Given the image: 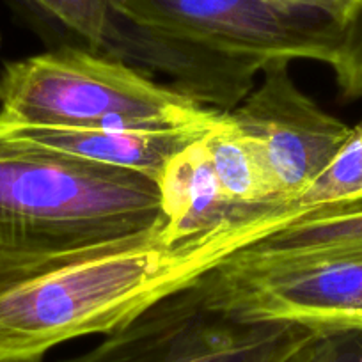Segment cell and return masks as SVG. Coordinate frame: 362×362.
<instances>
[{
    "label": "cell",
    "instance_id": "6da1fadb",
    "mask_svg": "<svg viewBox=\"0 0 362 362\" xmlns=\"http://www.w3.org/2000/svg\"><path fill=\"white\" fill-rule=\"evenodd\" d=\"M305 215L297 204H272L177 243L158 221L68 252L0 249V362L43 361L66 341L109 336Z\"/></svg>",
    "mask_w": 362,
    "mask_h": 362
},
{
    "label": "cell",
    "instance_id": "7a4b0ae2",
    "mask_svg": "<svg viewBox=\"0 0 362 362\" xmlns=\"http://www.w3.org/2000/svg\"><path fill=\"white\" fill-rule=\"evenodd\" d=\"M160 215L144 174L0 137V249L68 252L146 231Z\"/></svg>",
    "mask_w": 362,
    "mask_h": 362
},
{
    "label": "cell",
    "instance_id": "3957f363",
    "mask_svg": "<svg viewBox=\"0 0 362 362\" xmlns=\"http://www.w3.org/2000/svg\"><path fill=\"white\" fill-rule=\"evenodd\" d=\"M217 110L90 48L64 47L0 69V128L208 130Z\"/></svg>",
    "mask_w": 362,
    "mask_h": 362
},
{
    "label": "cell",
    "instance_id": "277c9868",
    "mask_svg": "<svg viewBox=\"0 0 362 362\" xmlns=\"http://www.w3.org/2000/svg\"><path fill=\"white\" fill-rule=\"evenodd\" d=\"M137 25L192 47L268 66L316 61L332 66L354 0H107Z\"/></svg>",
    "mask_w": 362,
    "mask_h": 362
},
{
    "label": "cell",
    "instance_id": "5b68a950",
    "mask_svg": "<svg viewBox=\"0 0 362 362\" xmlns=\"http://www.w3.org/2000/svg\"><path fill=\"white\" fill-rule=\"evenodd\" d=\"M201 281L68 362H288L320 332L297 323L240 318L218 308Z\"/></svg>",
    "mask_w": 362,
    "mask_h": 362
},
{
    "label": "cell",
    "instance_id": "8992f818",
    "mask_svg": "<svg viewBox=\"0 0 362 362\" xmlns=\"http://www.w3.org/2000/svg\"><path fill=\"white\" fill-rule=\"evenodd\" d=\"M201 283L240 318L362 332V249L270 264L226 261Z\"/></svg>",
    "mask_w": 362,
    "mask_h": 362
},
{
    "label": "cell",
    "instance_id": "52a82bcc",
    "mask_svg": "<svg viewBox=\"0 0 362 362\" xmlns=\"http://www.w3.org/2000/svg\"><path fill=\"white\" fill-rule=\"evenodd\" d=\"M288 66H264L229 116L259 148L281 203L295 204L329 165L350 127L309 98Z\"/></svg>",
    "mask_w": 362,
    "mask_h": 362
},
{
    "label": "cell",
    "instance_id": "ba28073f",
    "mask_svg": "<svg viewBox=\"0 0 362 362\" xmlns=\"http://www.w3.org/2000/svg\"><path fill=\"white\" fill-rule=\"evenodd\" d=\"M78 36L87 48L144 73L185 87L199 71V54L190 45L137 25L107 0H23Z\"/></svg>",
    "mask_w": 362,
    "mask_h": 362
},
{
    "label": "cell",
    "instance_id": "9c48e42d",
    "mask_svg": "<svg viewBox=\"0 0 362 362\" xmlns=\"http://www.w3.org/2000/svg\"><path fill=\"white\" fill-rule=\"evenodd\" d=\"M206 130L124 132L103 128H0V137L83 162L141 173L158 183L167 163Z\"/></svg>",
    "mask_w": 362,
    "mask_h": 362
},
{
    "label": "cell",
    "instance_id": "30bf717a",
    "mask_svg": "<svg viewBox=\"0 0 362 362\" xmlns=\"http://www.w3.org/2000/svg\"><path fill=\"white\" fill-rule=\"evenodd\" d=\"M156 185L162 203L160 226L174 243L242 222L267 208L238 206L226 197L203 135L173 156Z\"/></svg>",
    "mask_w": 362,
    "mask_h": 362
},
{
    "label": "cell",
    "instance_id": "8fae6325",
    "mask_svg": "<svg viewBox=\"0 0 362 362\" xmlns=\"http://www.w3.org/2000/svg\"><path fill=\"white\" fill-rule=\"evenodd\" d=\"M355 249H362V204L305 215L300 221L235 254L228 261L270 264Z\"/></svg>",
    "mask_w": 362,
    "mask_h": 362
},
{
    "label": "cell",
    "instance_id": "7c38bea8",
    "mask_svg": "<svg viewBox=\"0 0 362 362\" xmlns=\"http://www.w3.org/2000/svg\"><path fill=\"white\" fill-rule=\"evenodd\" d=\"M203 142L215 176L231 203L247 208L281 203L259 148L240 130L229 112L217 114Z\"/></svg>",
    "mask_w": 362,
    "mask_h": 362
},
{
    "label": "cell",
    "instance_id": "4fadbf2b",
    "mask_svg": "<svg viewBox=\"0 0 362 362\" xmlns=\"http://www.w3.org/2000/svg\"><path fill=\"white\" fill-rule=\"evenodd\" d=\"M304 210L334 211L362 204V123L350 127L346 139L323 173L302 194Z\"/></svg>",
    "mask_w": 362,
    "mask_h": 362
},
{
    "label": "cell",
    "instance_id": "5bb4252c",
    "mask_svg": "<svg viewBox=\"0 0 362 362\" xmlns=\"http://www.w3.org/2000/svg\"><path fill=\"white\" fill-rule=\"evenodd\" d=\"M288 362H362V332L320 330Z\"/></svg>",
    "mask_w": 362,
    "mask_h": 362
},
{
    "label": "cell",
    "instance_id": "9a60e30c",
    "mask_svg": "<svg viewBox=\"0 0 362 362\" xmlns=\"http://www.w3.org/2000/svg\"><path fill=\"white\" fill-rule=\"evenodd\" d=\"M336 83L346 100L362 98V13H357L344 34L343 47L332 66Z\"/></svg>",
    "mask_w": 362,
    "mask_h": 362
},
{
    "label": "cell",
    "instance_id": "2e32d148",
    "mask_svg": "<svg viewBox=\"0 0 362 362\" xmlns=\"http://www.w3.org/2000/svg\"><path fill=\"white\" fill-rule=\"evenodd\" d=\"M18 362H43V361H18Z\"/></svg>",
    "mask_w": 362,
    "mask_h": 362
},
{
    "label": "cell",
    "instance_id": "e0dca14e",
    "mask_svg": "<svg viewBox=\"0 0 362 362\" xmlns=\"http://www.w3.org/2000/svg\"><path fill=\"white\" fill-rule=\"evenodd\" d=\"M354 2H355V0H354ZM355 4H357V2H355ZM357 8H358V6H357Z\"/></svg>",
    "mask_w": 362,
    "mask_h": 362
}]
</instances>
